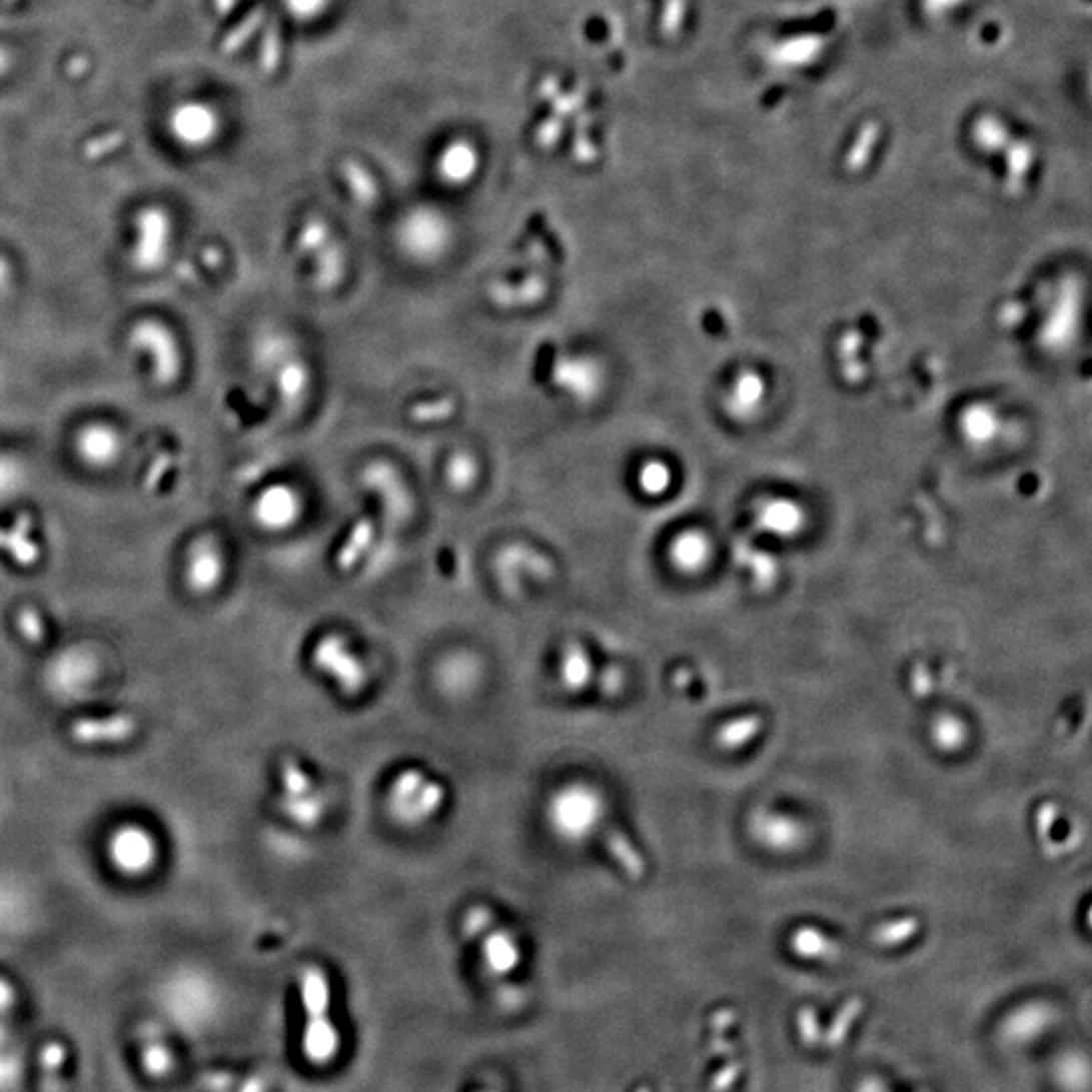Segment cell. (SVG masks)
Listing matches in <instances>:
<instances>
[{
	"label": "cell",
	"instance_id": "24",
	"mask_svg": "<svg viewBox=\"0 0 1092 1092\" xmlns=\"http://www.w3.org/2000/svg\"><path fill=\"white\" fill-rule=\"evenodd\" d=\"M17 1006V994L13 985L0 977V1020H9Z\"/></svg>",
	"mask_w": 1092,
	"mask_h": 1092
},
{
	"label": "cell",
	"instance_id": "8",
	"mask_svg": "<svg viewBox=\"0 0 1092 1092\" xmlns=\"http://www.w3.org/2000/svg\"><path fill=\"white\" fill-rule=\"evenodd\" d=\"M735 1022H737V1016L729 1008L719 1010L711 1018V1028H713L711 1046H713L715 1054L725 1060V1066L711 1080V1090L713 1092H731L735 1088V1084L739 1082V1078L743 1076V1062L739 1058V1050H737L735 1042L727 1036V1032L735 1026Z\"/></svg>",
	"mask_w": 1092,
	"mask_h": 1092
},
{
	"label": "cell",
	"instance_id": "1",
	"mask_svg": "<svg viewBox=\"0 0 1092 1092\" xmlns=\"http://www.w3.org/2000/svg\"><path fill=\"white\" fill-rule=\"evenodd\" d=\"M110 344L126 378L154 399H174L196 382L198 346L172 306L142 302L128 308L114 324Z\"/></svg>",
	"mask_w": 1092,
	"mask_h": 1092
},
{
	"label": "cell",
	"instance_id": "28",
	"mask_svg": "<svg viewBox=\"0 0 1092 1092\" xmlns=\"http://www.w3.org/2000/svg\"><path fill=\"white\" fill-rule=\"evenodd\" d=\"M479 1092H498V1090H489V1088H487V1090H479Z\"/></svg>",
	"mask_w": 1092,
	"mask_h": 1092
},
{
	"label": "cell",
	"instance_id": "26",
	"mask_svg": "<svg viewBox=\"0 0 1092 1092\" xmlns=\"http://www.w3.org/2000/svg\"><path fill=\"white\" fill-rule=\"evenodd\" d=\"M557 93H559V85H557V79H555L553 75L544 77V79L540 81V85H538V95H540L542 99H549V102H551V99H553V97H555Z\"/></svg>",
	"mask_w": 1092,
	"mask_h": 1092
},
{
	"label": "cell",
	"instance_id": "20",
	"mask_svg": "<svg viewBox=\"0 0 1092 1092\" xmlns=\"http://www.w3.org/2000/svg\"><path fill=\"white\" fill-rule=\"evenodd\" d=\"M796 1024H798V1034H800V1040L804 1042V1046L820 1048L822 1026H820V1018H818L816 1010L814 1008L800 1010Z\"/></svg>",
	"mask_w": 1092,
	"mask_h": 1092
},
{
	"label": "cell",
	"instance_id": "9",
	"mask_svg": "<svg viewBox=\"0 0 1092 1092\" xmlns=\"http://www.w3.org/2000/svg\"><path fill=\"white\" fill-rule=\"evenodd\" d=\"M33 473V453H27L25 447L17 443L0 441V502L23 495Z\"/></svg>",
	"mask_w": 1092,
	"mask_h": 1092
},
{
	"label": "cell",
	"instance_id": "27",
	"mask_svg": "<svg viewBox=\"0 0 1092 1092\" xmlns=\"http://www.w3.org/2000/svg\"><path fill=\"white\" fill-rule=\"evenodd\" d=\"M856 1092H888V1090H886L884 1082H880L878 1078H866V1080L860 1082Z\"/></svg>",
	"mask_w": 1092,
	"mask_h": 1092
},
{
	"label": "cell",
	"instance_id": "5",
	"mask_svg": "<svg viewBox=\"0 0 1092 1092\" xmlns=\"http://www.w3.org/2000/svg\"><path fill=\"white\" fill-rule=\"evenodd\" d=\"M225 575L221 536L213 528L198 526L188 534L182 549V577L188 591L207 595L215 591Z\"/></svg>",
	"mask_w": 1092,
	"mask_h": 1092
},
{
	"label": "cell",
	"instance_id": "19",
	"mask_svg": "<svg viewBox=\"0 0 1092 1092\" xmlns=\"http://www.w3.org/2000/svg\"><path fill=\"white\" fill-rule=\"evenodd\" d=\"M919 931V919H913V917H907V919H899V921H892L888 925H882L874 931V939L876 943L880 945H899L903 941H907L911 935H915Z\"/></svg>",
	"mask_w": 1092,
	"mask_h": 1092
},
{
	"label": "cell",
	"instance_id": "10",
	"mask_svg": "<svg viewBox=\"0 0 1092 1092\" xmlns=\"http://www.w3.org/2000/svg\"><path fill=\"white\" fill-rule=\"evenodd\" d=\"M136 1058L142 1074L150 1080H166L176 1072V1054L170 1040L158 1032H152V1028L140 1034Z\"/></svg>",
	"mask_w": 1092,
	"mask_h": 1092
},
{
	"label": "cell",
	"instance_id": "6",
	"mask_svg": "<svg viewBox=\"0 0 1092 1092\" xmlns=\"http://www.w3.org/2000/svg\"><path fill=\"white\" fill-rule=\"evenodd\" d=\"M465 931L475 937L483 949V957L489 965V969L498 975H506L514 971L520 963V949L512 935H508L504 929L495 925L493 917L487 909L481 905L467 911L463 919Z\"/></svg>",
	"mask_w": 1092,
	"mask_h": 1092
},
{
	"label": "cell",
	"instance_id": "12",
	"mask_svg": "<svg viewBox=\"0 0 1092 1092\" xmlns=\"http://www.w3.org/2000/svg\"><path fill=\"white\" fill-rule=\"evenodd\" d=\"M27 1060L17 1044L9 1020H0V1092H19L25 1082Z\"/></svg>",
	"mask_w": 1092,
	"mask_h": 1092
},
{
	"label": "cell",
	"instance_id": "15",
	"mask_svg": "<svg viewBox=\"0 0 1092 1092\" xmlns=\"http://www.w3.org/2000/svg\"><path fill=\"white\" fill-rule=\"evenodd\" d=\"M864 1012V1002L860 998H852L848 1000L842 1010L838 1012L836 1020L832 1022V1028L822 1034V1042H820V1050H836L840 1048L848 1038H850V1032L856 1024V1020L860 1018V1014Z\"/></svg>",
	"mask_w": 1092,
	"mask_h": 1092
},
{
	"label": "cell",
	"instance_id": "23",
	"mask_svg": "<svg viewBox=\"0 0 1092 1092\" xmlns=\"http://www.w3.org/2000/svg\"><path fill=\"white\" fill-rule=\"evenodd\" d=\"M563 134V118L551 114L538 128H536V142L542 146V148H551L559 136Z\"/></svg>",
	"mask_w": 1092,
	"mask_h": 1092
},
{
	"label": "cell",
	"instance_id": "2",
	"mask_svg": "<svg viewBox=\"0 0 1092 1092\" xmlns=\"http://www.w3.org/2000/svg\"><path fill=\"white\" fill-rule=\"evenodd\" d=\"M136 421L118 407L89 403L69 411L53 439V455L73 479L118 485L134 475L140 451Z\"/></svg>",
	"mask_w": 1092,
	"mask_h": 1092
},
{
	"label": "cell",
	"instance_id": "21",
	"mask_svg": "<svg viewBox=\"0 0 1092 1092\" xmlns=\"http://www.w3.org/2000/svg\"><path fill=\"white\" fill-rule=\"evenodd\" d=\"M281 775H283L281 781H283L289 796H297V793H304L310 787V781L304 775V771L297 767L291 759H285V763L281 767Z\"/></svg>",
	"mask_w": 1092,
	"mask_h": 1092
},
{
	"label": "cell",
	"instance_id": "4",
	"mask_svg": "<svg viewBox=\"0 0 1092 1092\" xmlns=\"http://www.w3.org/2000/svg\"><path fill=\"white\" fill-rule=\"evenodd\" d=\"M302 1002L306 1024L302 1032L304 1058L314 1066H328L342 1048L340 1032L330 1018V981L318 967L302 973Z\"/></svg>",
	"mask_w": 1092,
	"mask_h": 1092
},
{
	"label": "cell",
	"instance_id": "7",
	"mask_svg": "<svg viewBox=\"0 0 1092 1092\" xmlns=\"http://www.w3.org/2000/svg\"><path fill=\"white\" fill-rule=\"evenodd\" d=\"M110 856L118 870L128 876H140L156 862V842L136 826L120 828L110 842Z\"/></svg>",
	"mask_w": 1092,
	"mask_h": 1092
},
{
	"label": "cell",
	"instance_id": "14",
	"mask_svg": "<svg viewBox=\"0 0 1092 1092\" xmlns=\"http://www.w3.org/2000/svg\"><path fill=\"white\" fill-rule=\"evenodd\" d=\"M316 660H318L320 666L330 664V662L336 664V666H330L328 672H334V676H336L338 682L344 686V690L354 692V690H358V688L362 686V682H364V680H362V678H364L362 668H360L354 660H350V654H346V652H344L340 646H336L334 642L322 644L320 650H318V654H316Z\"/></svg>",
	"mask_w": 1092,
	"mask_h": 1092
},
{
	"label": "cell",
	"instance_id": "11",
	"mask_svg": "<svg viewBox=\"0 0 1092 1092\" xmlns=\"http://www.w3.org/2000/svg\"><path fill=\"white\" fill-rule=\"evenodd\" d=\"M136 733V721L130 715H116L110 719H81L71 725L69 735L83 745L95 743H122Z\"/></svg>",
	"mask_w": 1092,
	"mask_h": 1092
},
{
	"label": "cell",
	"instance_id": "25",
	"mask_svg": "<svg viewBox=\"0 0 1092 1092\" xmlns=\"http://www.w3.org/2000/svg\"><path fill=\"white\" fill-rule=\"evenodd\" d=\"M1054 820H1056V808L1052 804L1042 806L1040 812H1038V828H1040L1042 836L1050 834V828H1052Z\"/></svg>",
	"mask_w": 1092,
	"mask_h": 1092
},
{
	"label": "cell",
	"instance_id": "17",
	"mask_svg": "<svg viewBox=\"0 0 1092 1092\" xmlns=\"http://www.w3.org/2000/svg\"><path fill=\"white\" fill-rule=\"evenodd\" d=\"M761 717L757 715H749V717H743V719H737L729 725H725L719 735H717V743L719 747L723 749H739L743 747L747 741H751L759 731H761Z\"/></svg>",
	"mask_w": 1092,
	"mask_h": 1092
},
{
	"label": "cell",
	"instance_id": "3",
	"mask_svg": "<svg viewBox=\"0 0 1092 1092\" xmlns=\"http://www.w3.org/2000/svg\"><path fill=\"white\" fill-rule=\"evenodd\" d=\"M184 245L174 219L162 209L134 213L116 239V267L134 283L150 285L166 279L182 263Z\"/></svg>",
	"mask_w": 1092,
	"mask_h": 1092
},
{
	"label": "cell",
	"instance_id": "22",
	"mask_svg": "<svg viewBox=\"0 0 1092 1092\" xmlns=\"http://www.w3.org/2000/svg\"><path fill=\"white\" fill-rule=\"evenodd\" d=\"M19 632L21 636L29 642V644H39L43 642L45 638V626L41 622V618L37 616V612L33 610H23L19 614Z\"/></svg>",
	"mask_w": 1092,
	"mask_h": 1092
},
{
	"label": "cell",
	"instance_id": "13",
	"mask_svg": "<svg viewBox=\"0 0 1092 1092\" xmlns=\"http://www.w3.org/2000/svg\"><path fill=\"white\" fill-rule=\"evenodd\" d=\"M27 265L25 259L15 255L13 249L0 243V308L11 306L15 297L25 289Z\"/></svg>",
	"mask_w": 1092,
	"mask_h": 1092
},
{
	"label": "cell",
	"instance_id": "16",
	"mask_svg": "<svg viewBox=\"0 0 1092 1092\" xmlns=\"http://www.w3.org/2000/svg\"><path fill=\"white\" fill-rule=\"evenodd\" d=\"M791 945L800 953V957L834 961L840 953V947L834 941H830L828 937H824L822 933L814 929H800L796 935H793Z\"/></svg>",
	"mask_w": 1092,
	"mask_h": 1092
},
{
	"label": "cell",
	"instance_id": "18",
	"mask_svg": "<svg viewBox=\"0 0 1092 1092\" xmlns=\"http://www.w3.org/2000/svg\"><path fill=\"white\" fill-rule=\"evenodd\" d=\"M608 846L614 854V858L622 864V868H626L630 872V876L634 878H642L644 876V860L642 856L634 850V846L630 844V840L618 832H614L610 838H608Z\"/></svg>",
	"mask_w": 1092,
	"mask_h": 1092
}]
</instances>
